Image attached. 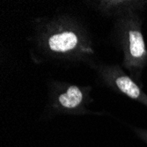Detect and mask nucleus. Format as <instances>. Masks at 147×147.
Returning <instances> with one entry per match:
<instances>
[{
    "label": "nucleus",
    "instance_id": "f257e3e1",
    "mask_svg": "<svg viewBox=\"0 0 147 147\" xmlns=\"http://www.w3.org/2000/svg\"><path fill=\"white\" fill-rule=\"evenodd\" d=\"M30 54L38 63L92 65L94 48L87 26L77 16L60 13L34 20Z\"/></svg>",
    "mask_w": 147,
    "mask_h": 147
},
{
    "label": "nucleus",
    "instance_id": "f03ea898",
    "mask_svg": "<svg viewBox=\"0 0 147 147\" xmlns=\"http://www.w3.org/2000/svg\"><path fill=\"white\" fill-rule=\"evenodd\" d=\"M141 11H131L114 19L111 38L123 53L122 68L143 87L141 77L147 67V47L142 32Z\"/></svg>",
    "mask_w": 147,
    "mask_h": 147
},
{
    "label": "nucleus",
    "instance_id": "7ed1b4c3",
    "mask_svg": "<svg viewBox=\"0 0 147 147\" xmlns=\"http://www.w3.org/2000/svg\"><path fill=\"white\" fill-rule=\"evenodd\" d=\"M92 87L78 86L69 82L52 80L49 82L48 100L45 113L49 115H84L99 114L92 112L89 105L93 101L91 95Z\"/></svg>",
    "mask_w": 147,
    "mask_h": 147
},
{
    "label": "nucleus",
    "instance_id": "20e7f679",
    "mask_svg": "<svg viewBox=\"0 0 147 147\" xmlns=\"http://www.w3.org/2000/svg\"><path fill=\"white\" fill-rule=\"evenodd\" d=\"M91 67L95 71L98 79L105 86L147 108V94L143 91L142 86L125 72L122 66L94 62Z\"/></svg>",
    "mask_w": 147,
    "mask_h": 147
},
{
    "label": "nucleus",
    "instance_id": "39448f33",
    "mask_svg": "<svg viewBox=\"0 0 147 147\" xmlns=\"http://www.w3.org/2000/svg\"><path fill=\"white\" fill-rule=\"evenodd\" d=\"M92 6L102 16L107 18H113L123 14V13L137 11H142L147 8V1H97L92 3Z\"/></svg>",
    "mask_w": 147,
    "mask_h": 147
},
{
    "label": "nucleus",
    "instance_id": "423d86ee",
    "mask_svg": "<svg viewBox=\"0 0 147 147\" xmlns=\"http://www.w3.org/2000/svg\"><path fill=\"white\" fill-rule=\"evenodd\" d=\"M129 128L133 130V132L135 133L139 139H141L147 144V129H142L134 126H129Z\"/></svg>",
    "mask_w": 147,
    "mask_h": 147
}]
</instances>
